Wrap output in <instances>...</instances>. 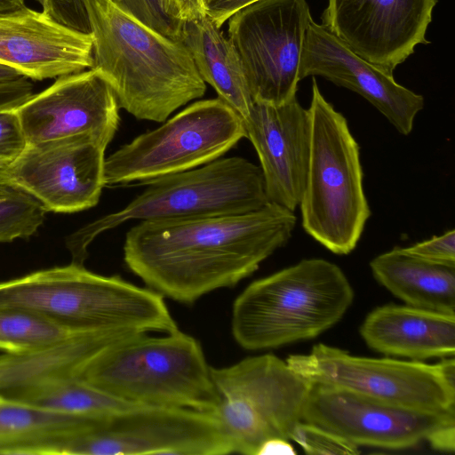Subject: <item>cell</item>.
<instances>
[{"mask_svg": "<svg viewBox=\"0 0 455 455\" xmlns=\"http://www.w3.org/2000/svg\"><path fill=\"white\" fill-rule=\"evenodd\" d=\"M294 212L276 204L243 213L140 220L125 235L124 260L164 297L192 304L233 287L291 237Z\"/></svg>", "mask_w": 455, "mask_h": 455, "instance_id": "obj_1", "label": "cell"}, {"mask_svg": "<svg viewBox=\"0 0 455 455\" xmlns=\"http://www.w3.org/2000/svg\"><path fill=\"white\" fill-rule=\"evenodd\" d=\"M82 1L92 36V68L120 108L139 120L163 123L204 95L206 84L182 42L148 28L112 0Z\"/></svg>", "mask_w": 455, "mask_h": 455, "instance_id": "obj_2", "label": "cell"}, {"mask_svg": "<svg viewBox=\"0 0 455 455\" xmlns=\"http://www.w3.org/2000/svg\"><path fill=\"white\" fill-rule=\"evenodd\" d=\"M0 307L28 310L82 331L169 333L178 330L158 292L73 262L0 282Z\"/></svg>", "mask_w": 455, "mask_h": 455, "instance_id": "obj_3", "label": "cell"}, {"mask_svg": "<svg viewBox=\"0 0 455 455\" xmlns=\"http://www.w3.org/2000/svg\"><path fill=\"white\" fill-rule=\"evenodd\" d=\"M353 299L339 267L323 259H302L244 289L233 305L232 334L252 351L313 339L337 323Z\"/></svg>", "mask_w": 455, "mask_h": 455, "instance_id": "obj_4", "label": "cell"}, {"mask_svg": "<svg viewBox=\"0 0 455 455\" xmlns=\"http://www.w3.org/2000/svg\"><path fill=\"white\" fill-rule=\"evenodd\" d=\"M165 334L137 332L115 341L80 378L131 404L214 416L220 397L200 343L179 329Z\"/></svg>", "mask_w": 455, "mask_h": 455, "instance_id": "obj_5", "label": "cell"}, {"mask_svg": "<svg viewBox=\"0 0 455 455\" xmlns=\"http://www.w3.org/2000/svg\"><path fill=\"white\" fill-rule=\"evenodd\" d=\"M307 112L310 150L299 203L302 227L332 253L346 255L356 247L371 216L360 148L347 119L324 99L315 78Z\"/></svg>", "mask_w": 455, "mask_h": 455, "instance_id": "obj_6", "label": "cell"}, {"mask_svg": "<svg viewBox=\"0 0 455 455\" xmlns=\"http://www.w3.org/2000/svg\"><path fill=\"white\" fill-rule=\"evenodd\" d=\"M145 185L125 207L71 235L67 245L73 263L84 264L87 248L98 235L131 220L243 213L269 203L259 166L240 156L220 157Z\"/></svg>", "mask_w": 455, "mask_h": 455, "instance_id": "obj_7", "label": "cell"}, {"mask_svg": "<svg viewBox=\"0 0 455 455\" xmlns=\"http://www.w3.org/2000/svg\"><path fill=\"white\" fill-rule=\"evenodd\" d=\"M211 377L220 397L214 417L233 453L259 455L267 442L290 440L302 420L311 382L275 355L211 367Z\"/></svg>", "mask_w": 455, "mask_h": 455, "instance_id": "obj_8", "label": "cell"}, {"mask_svg": "<svg viewBox=\"0 0 455 455\" xmlns=\"http://www.w3.org/2000/svg\"><path fill=\"white\" fill-rule=\"evenodd\" d=\"M243 138V119L226 102L196 101L105 158V186L145 185L195 169L222 157Z\"/></svg>", "mask_w": 455, "mask_h": 455, "instance_id": "obj_9", "label": "cell"}, {"mask_svg": "<svg viewBox=\"0 0 455 455\" xmlns=\"http://www.w3.org/2000/svg\"><path fill=\"white\" fill-rule=\"evenodd\" d=\"M286 363L311 383L333 386L411 409L455 410L453 357L435 364L369 358L319 343L307 354L289 355Z\"/></svg>", "mask_w": 455, "mask_h": 455, "instance_id": "obj_10", "label": "cell"}, {"mask_svg": "<svg viewBox=\"0 0 455 455\" xmlns=\"http://www.w3.org/2000/svg\"><path fill=\"white\" fill-rule=\"evenodd\" d=\"M227 21L254 102L279 105L295 97L312 21L307 0H257Z\"/></svg>", "mask_w": 455, "mask_h": 455, "instance_id": "obj_11", "label": "cell"}, {"mask_svg": "<svg viewBox=\"0 0 455 455\" xmlns=\"http://www.w3.org/2000/svg\"><path fill=\"white\" fill-rule=\"evenodd\" d=\"M302 420L357 446L404 450L425 441L442 451L455 447V410L411 409L329 385L311 383Z\"/></svg>", "mask_w": 455, "mask_h": 455, "instance_id": "obj_12", "label": "cell"}, {"mask_svg": "<svg viewBox=\"0 0 455 455\" xmlns=\"http://www.w3.org/2000/svg\"><path fill=\"white\" fill-rule=\"evenodd\" d=\"M232 446L220 423L201 411L134 405L94 418L66 455H225Z\"/></svg>", "mask_w": 455, "mask_h": 455, "instance_id": "obj_13", "label": "cell"}, {"mask_svg": "<svg viewBox=\"0 0 455 455\" xmlns=\"http://www.w3.org/2000/svg\"><path fill=\"white\" fill-rule=\"evenodd\" d=\"M106 148L86 134L29 144L0 169V182L27 192L47 211L87 210L98 204L105 187Z\"/></svg>", "mask_w": 455, "mask_h": 455, "instance_id": "obj_14", "label": "cell"}, {"mask_svg": "<svg viewBox=\"0 0 455 455\" xmlns=\"http://www.w3.org/2000/svg\"><path fill=\"white\" fill-rule=\"evenodd\" d=\"M437 0H328L323 24L388 74L426 38Z\"/></svg>", "mask_w": 455, "mask_h": 455, "instance_id": "obj_15", "label": "cell"}, {"mask_svg": "<svg viewBox=\"0 0 455 455\" xmlns=\"http://www.w3.org/2000/svg\"><path fill=\"white\" fill-rule=\"evenodd\" d=\"M119 109L111 87L92 68L58 77L16 112L28 145L86 134L108 147L118 130Z\"/></svg>", "mask_w": 455, "mask_h": 455, "instance_id": "obj_16", "label": "cell"}, {"mask_svg": "<svg viewBox=\"0 0 455 455\" xmlns=\"http://www.w3.org/2000/svg\"><path fill=\"white\" fill-rule=\"evenodd\" d=\"M321 76L360 94L396 129L408 135L416 116L424 108L421 95L397 84L393 74L356 54L323 25L310 22L300 58L299 81Z\"/></svg>", "mask_w": 455, "mask_h": 455, "instance_id": "obj_17", "label": "cell"}, {"mask_svg": "<svg viewBox=\"0 0 455 455\" xmlns=\"http://www.w3.org/2000/svg\"><path fill=\"white\" fill-rule=\"evenodd\" d=\"M253 145L269 203L292 212L304 191L310 150L307 109L293 97L272 105L254 102L243 120Z\"/></svg>", "mask_w": 455, "mask_h": 455, "instance_id": "obj_18", "label": "cell"}, {"mask_svg": "<svg viewBox=\"0 0 455 455\" xmlns=\"http://www.w3.org/2000/svg\"><path fill=\"white\" fill-rule=\"evenodd\" d=\"M0 64L33 80L93 67L92 36L25 5L0 12Z\"/></svg>", "mask_w": 455, "mask_h": 455, "instance_id": "obj_19", "label": "cell"}, {"mask_svg": "<svg viewBox=\"0 0 455 455\" xmlns=\"http://www.w3.org/2000/svg\"><path fill=\"white\" fill-rule=\"evenodd\" d=\"M360 333L372 350L422 360L453 357L455 314L389 304L364 319Z\"/></svg>", "mask_w": 455, "mask_h": 455, "instance_id": "obj_20", "label": "cell"}, {"mask_svg": "<svg viewBox=\"0 0 455 455\" xmlns=\"http://www.w3.org/2000/svg\"><path fill=\"white\" fill-rule=\"evenodd\" d=\"M130 334L80 331L28 352L0 355V395L54 379L80 378L102 350Z\"/></svg>", "mask_w": 455, "mask_h": 455, "instance_id": "obj_21", "label": "cell"}, {"mask_svg": "<svg viewBox=\"0 0 455 455\" xmlns=\"http://www.w3.org/2000/svg\"><path fill=\"white\" fill-rule=\"evenodd\" d=\"M95 417L68 414L0 395V454L66 455Z\"/></svg>", "mask_w": 455, "mask_h": 455, "instance_id": "obj_22", "label": "cell"}, {"mask_svg": "<svg viewBox=\"0 0 455 455\" xmlns=\"http://www.w3.org/2000/svg\"><path fill=\"white\" fill-rule=\"evenodd\" d=\"M181 42L205 84L244 120L254 100L239 56L228 37L205 15L183 22Z\"/></svg>", "mask_w": 455, "mask_h": 455, "instance_id": "obj_23", "label": "cell"}, {"mask_svg": "<svg viewBox=\"0 0 455 455\" xmlns=\"http://www.w3.org/2000/svg\"><path fill=\"white\" fill-rule=\"evenodd\" d=\"M375 279L407 305L455 314V266L433 263L395 247L370 262Z\"/></svg>", "mask_w": 455, "mask_h": 455, "instance_id": "obj_24", "label": "cell"}, {"mask_svg": "<svg viewBox=\"0 0 455 455\" xmlns=\"http://www.w3.org/2000/svg\"><path fill=\"white\" fill-rule=\"evenodd\" d=\"M3 397L73 415L98 417L131 404L91 385L81 378H66L15 390Z\"/></svg>", "mask_w": 455, "mask_h": 455, "instance_id": "obj_25", "label": "cell"}, {"mask_svg": "<svg viewBox=\"0 0 455 455\" xmlns=\"http://www.w3.org/2000/svg\"><path fill=\"white\" fill-rule=\"evenodd\" d=\"M82 331L44 315L15 307H0V350L20 354L66 339Z\"/></svg>", "mask_w": 455, "mask_h": 455, "instance_id": "obj_26", "label": "cell"}, {"mask_svg": "<svg viewBox=\"0 0 455 455\" xmlns=\"http://www.w3.org/2000/svg\"><path fill=\"white\" fill-rule=\"evenodd\" d=\"M46 212L27 192L0 182V242L31 236L43 224Z\"/></svg>", "mask_w": 455, "mask_h": 455, "instance_id": "obj_27", "label": "cell"}, {"mask_svg": "<svg viewBox=\"0 0 455 455\" xmlns=\"http://www.w3.org/2000/svg\"><path fill=\"white\" fill-rule=\"evenodd\" d=\"M291 439L307 454L356 455L358 446L347 439L316 425L300 420L295 426Z\"/></svg>", "mask_w": 455, "mask_h": 455, "instance_id": "obj_28", "label": "cell"}, {"mask_svg": "<svg viewBox=\"0 0 455 455\" xmlns=\"http://www.w3.org/2000/svg\"><path fill=\"white\" fill-rule=\"evenodd\" d=\"M123 12L164 36L181 42L183 21L171 17L163 0H112Z\"/></svg>", "mask_w": 455, "mask_h": 455, "instance_id": "obj_29", "label": "cell"}, {"mask_svg": "<svg viewBox=\"0 0 455 455\" xmlns=\"http://www.w3.org/2000/svg\"><path fill=\"white\" fill-rule=\"evenodd\" d=\"M27 146L16 108L0 110V169L16 160Z\"/></svg>", "mask_w": 455, "mask_h": 455, "instance_id": "obj_30", "label": "cell"}, {"mask_svg": "<svg viewBox=\"0 0 455 455\" xmlns=\"http://www.w3.org/2000/svg\"><path fill=\"white\" fill-rule=\"evenodd\" d=\"M403 250L427 261L455 266V231H446L441 235H435Z\"/></svg>", "mask_w": 455, "mask_h": 455, "instance_id": "obj_31", "label": "cell"}, {"mask_svg": "<svg viewBox=\"0 0 455 455\" xmlns=\"http://www.w3.org/2000/svg\"><path fill=\"white\" fill-rule=\"evenodd\" d=\"M43 12L71 28L90 32L87 13L82 0H36Z\"/></svg>", "mask_w": 455, "mask_h": 455, "instance_id": "obj_32", "label": "cell"}, {"mask_svg": "<svg viewBox=\"0 0 455 455\" xmlns=\"http://www.w3.org/2000/svg\"><path fill=\"white\" fill-rule=\"evenodd\" d=\"M33 95V85L27 77L0 84V110L15 109Z\"/></svg>", "mask_w": 455, "mask_h": 455, "instance_id": "obj_33", "label": "cell"}, {"mask_svg": "<svg viewBox=\"0 0 455 455\" xmlns=\"http://www.w3.org/2000/svg\"><path fill=\"white\" fill-rule=\"evenodd\" d=\"M168 14L180 21L193 20L206 15L205 0H163Z\"/></svg>", "mask_w": 455, "mask_h": 455, "instance_id": "obj_34", "label": "cell"}, {"mask_svg": "<svg viewBox=\"0 0 455 455\" xmlns=\"http://www.w3.org/2000/svg\"><path fill=\"white\" fill-rule=\"evenodd\" d=\"M257 0H205L206 15L221 28L228 19L241 8Z\"/></svg>", "mask_w": 455, "mask_h": 455, "instance_id": "obj_35", "label": "cell"}, {"mask_svg": "<svg viewBox=\"0 0 455 455\" xmlns=\"http://www.w3.org/2000/svg\"><path fill=\"white\" fill-rule=\"evenodd\" d=\"M292 446L284 439H275L267 442L261 449V454H294Z\"/></svg>", "mask_w": 455, "mask_h": 455, "instance_id": "obj_36", "label": "cell"}, {"mask_svg": "<svg viewBox=\"0 0 455 455\" xmlns=\"http://www.w3.org/2000/svg\"><path fill=\"white\" fill-rule=\"evenodd\" d=\"M20 77L23 76L15 69L0 64V84L14 81Z\"/></svg>", "mask_w": 455, "mask_h": 455, "instance_id": "obj_37", "label": "cell"}, {"mask_svg": "<svg viewBox=\"0 0 455 455\" xmlns=\"http://www.w3.org/2000/svg\"><path fill=\"white\" fill-rule=\"evenodd\" d=\"M25 5L24 0H0V12L16 9Z\"/></svg>", "mask_w": 455, "mask_h": 455, "instance_id": "obj_38", "label": "cell"}]
</instances>
